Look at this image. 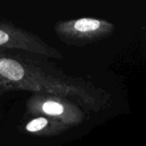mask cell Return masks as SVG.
Listing matches in <instances>:
<instances>
[{
    "instance_id": "6da1fadb",
    "label": "cell",
    "mask_w": 146,
    "mask_h": 146,
    "mask_svg": "<svg viewBox=\"0 0 146 146\" xmlns=\"http://www.w3.org/2000/svg\"><path fill=\"white\" fill-rule=\"evenodd\" d=\"M23 50L30 53H42L43 47L37 36L21 28L0 23V52L3 50Z\"/></svg>"
},
{
    "instance_id": "7a4b0ae2",
    "label": "cell",
    "mask_w": 146,
    "mask_h": 146,
    "mask_svg": "<svg viewBox=\"0 0 146 146\" xmlns=\"http://www.w3.org/2000/svg\"><path fill=\"white\" fill-rule=\"evenodd\" d=\"M48 124H49V121L47 118L43 116L36 117L27 122V124L25 127V129L28 133H38L43 132L47 127Z\"/></svg>"
},
{
    "instance_id": "3957f363",
    "label": "cell",
    "mask_w": 146,
    "mask_h": 146,
    "mask_svg": "<svg viewBox=\"0 0 146 146\" xmlns=\"http://www.w3.org/2000/svg\"><path fill=\"white\" fill-rule=\"evenodd\" d=\"M100 27V21L95 19H80L75 21L74 29L79 32H88L98 29Z\"/></svg>"
},
{
    "instance_id": "277c9868",
    "label": "cell",
    "mask_w": 146,
    "mask_h": 146,
    "mask_svg": "<svg viewBox=\"0 0 146 146\" xmlns=\"http://www.w3.org/2000/svg\"><path fill=\"white\" fill-rule=\"evenodd\" d=\"M2 88H3V89H8L7 88V86H5L3 84H2V83H0V89H2Z\"/></svg>"
}]
</instances>
